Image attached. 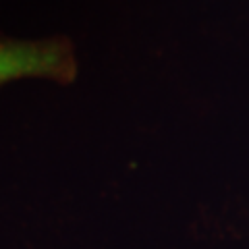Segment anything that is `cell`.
I'll return each mask as SVG.
<instances>
[{"label":"cell","instance_id":"6da1fadb","mask_svg":"<svg viewBox=\"0 0 249 249\" xmlns=\"http://www.w3.org/2000/svg\"><path fill=\"white\" fill-rule=\"evenodd\" d=\"M73 71V58L62 44L0 42V83L25 75L60 77Z\"/></svg>","mask_w":249,"mask_h":249}]
</instances>
